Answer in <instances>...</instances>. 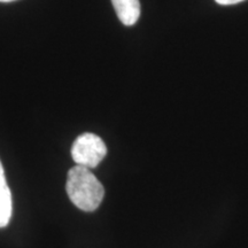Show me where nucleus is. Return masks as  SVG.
<instances>
[{"mask_svg": "<svg viewBox=\"0 0 248 248\" xmlns=\"http://www.w3.org/2000/svg\"><path fill=\"white\" fill-rule=\"evenodd\" d=\"M66 191L71 202L83 212H94L105 195L104 186L90 168L79 164L68 171Z\"/></svg>", "mask_w": 248, "mask_h": 248, "instance_id": "f257e3e1", "label": "nucleus"}, {"mask_svg": "<svg viewBox=\"0 0 248 248\" xmlns=\"http://www.w3.org/2000/svg\"><path fill=\"white\" fill-rule=\"evenodd\" d=\"M107 154V146L104 140L91 132L78 136L71 147V156L79 166L95 168Z\"/></svg>", "mask_w": 248, "mask_h": 248, "instance_id": "f03ea898", "label": "nucleus"}, {"mask_svg": "<svg viewBox=\"0 0 248 248\" xmlns=\"http://www.w3.org/2000/svg\"><path fill=\"white\" fill-rule=\"evenodd\" d=\"M117 17L124 26L131 27L137 23L140 16V2L139 0H111Z\"/></svg>", "mask_w": 248, "mask_h": 248, "instance_id": "7ed1b4c3", "label": "nucleus"}, {"mask_svg": "<svg viewBox=\"0 0 248 248\" xmlns=\"http://www.w3.org/2000/svg\"><path fill=\"white\" fill-rule=\"evenodd\" d=\"M12 213H13L12 193L6 181L4 167L0 161V229L8 225Z\"/></svg>", "mask_w": 248, "mask_h": 248, "instance_id": "20e7f679", "label": "nucleus"}, {"mask_svg": "<svg viewBox=\"0 0 248 248\" xmlns=\"http://www.w3.org/2000/svg\"><path fill=\"white\" fill-rule=\"evenodd\" d=\"M217 4L219 5H234V4H239V2L244 1V0H215Z\"/></svg>", "mask_w": 248, "mask_h": 248, "instance_id": "39448f33", "label": "nucleus"}, {"mask_svg": "<svg viewBox=\"0 0 248 248\" xmlns=\"http://www.w3.org/2000/svg\"><path fill=\"white\" fill-rule=\"evenodd\" d=\"M11 1H15V0H0V2H11Z\"/></svg>", "mask_w": 248, "mask_h": 248, "instance_id": "423d86ee", "label": "nucleus"}]
</instances>
